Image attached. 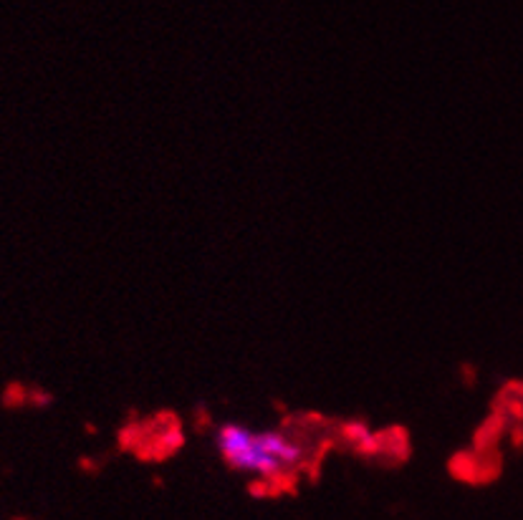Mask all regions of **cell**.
<instances>
[{"label": "cell", "instance_id": "1", "mask_svg": "<svg viewBox=\"0 0 523 520\" xmlns=\"http://www.w3.org/2000/svg\"><path fill=\"white\" fill-rule=\"evenodd\" d=\"M220 460L241 475L276 480L294 473L306 460V445L296 435L276 427L223 422L213 432Z\"/></svg>", "mask_w": 523, "mask_h": 520}]
</instances>
